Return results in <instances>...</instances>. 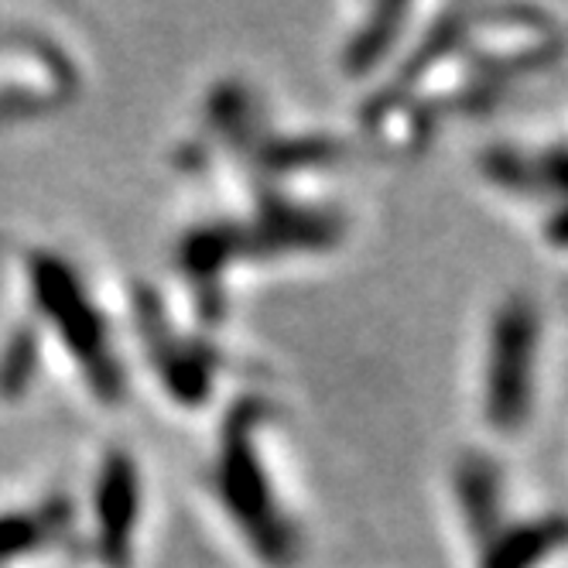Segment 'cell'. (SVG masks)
<instances>
[{
    "instance_id": "1",
    "label": "cell",
    "mask_w": 568,
    "mask_h": 568,
    "mask_svg": "<svg viewBox=\"0 0 568 568\" xmlns=\"http://www.w3.org/2000/svg\"><path fill=\"white\" fill-rule=\"evenodd\" d=\"M346 141L322 131H284L243 79H220L199 106V124L179 148L185 179H240L230 210L189 223L175 271L189 292V318L216 329L230 312L236 271L326 257L346 240V210L329 195Z\"/></svg>"
},
{
    "instance_id": "2",
    "label": "cell",
    "mask_w": 568,
    "mask_h": 568,
    "mask_svg": "<svg viewBox=\"0 0 568 568\" xmlns=\"http://www.w3.org/2000/svg\"><path fill=\"white\" fill-rule=\"evenodd\" d=\"M565 49L561 24L527 4L442 8L412 28L387 72L371 83L359 131L390 154L425 151L445 128L476 120L545 75Z\"/></svg>"
},
{
    "instance_id": "11",
    "label": "cell",
    "mask_w": 568,
    "mask_h": 568,
    "mask_svg": "<svg viewBox=\"0 0 568 568\" xmlns=\"http://www.w3.org/2000/svg\"><path fill=\"white\" fill-rule=\"evenodd\" d=\"M415 8L408 4H377L363 14L339 45V65L349 79L384 75L400 45L412 34Z\"/></svg>"
},
{
    "instance_id": "3",
    "label": "cell",
    "mask_w": 568,
    "mask_h": 568,
    "mask_svg": "<svg viewBox=\"0 0 568 568\" xmlns=\"http://www.w3.org/2000/svg\"><path fill=\"white\" fill-rule=\"evenodd\" d=\"M18 288L24 308L0 343V400H24L49 363L62 359L90 400L116 408L131 387V359L87 271L55 247H24L18 251Z\"/></svg>"
},
{
    "instance_id": "7",
    "label": "cell",
    "mask_w": 568,
    "mask_h": 568,
    "mask_svg": "<svg viewBox=\"0 0 568 568\" xmlns=\"http://www.w3.org/2000/svg\"><path fill=\"white\" fill-rule=\"evenodd\" d=\"M131 302V333L144 367L175 408L202 412L223 381L226 353L210 329L195 326L192 318L182 322L151 284H138Z\"/></svg>"
},
{
    "instance_id": "8",
    "label": "cell",
    "mask_w": 568,
    "mask_h": 568,
    "mask_svg": "<svg viewBox=\"0 0 568 568\" xmlns=\"http://www.w3.org/2000/svg\"><path fill=\"white\" fill-rule=\"evenodd\" d=\"M144 527V476L131 449H106L97 463L90 527L83 531V551L100 568H134Z\"/></svg>"
},
{
    "instance_id": "10",
    "label": "cell",
    "mask_w": 568,
    "mask_h": 568,
    "mask_svg": "<svg viewBox=\"0 0 568 568\" xmlns=\"http://www.w3.org/2000/svg\"><path fill=\"white\" fill-rule=\"evenodd\" d=\"M83 548V524L69 494H52L38 504L0 510V568H24L38 558Z\"/></svg>"
},
{
    "instance_id": "4",
    "label": "cell",
    "mask_w": 568,
    "mask_h": 568,
    "mask_svg": "<svg viewBox=\"0 0 568 568\" xmlns=\"http://www.w3.org/2000/svg\"><path fill=\"white\" fill-rule=\"evenodd\" d=\"M277 422L281 408L271 394L240 390L230 397L210 456L206 490L251 561L261 568H295L305 535L274 459Z\"/></svg>"
},
{
    "instance_id": "6",
    "label": "cell",
    "mask_w": 568,
    "mask_h": 568,
    "mask_svg": "<svg viewBox=\"0 0 568 568\" xmlns=\"http://www.w3.org/2000/svg\"><path fill=\"white\" fill-rule=\"evenodd\" d=\"M545 315L531 295H507L486 326L479 371V418L500 438L520 435L535 418Z\"/></svg>"
},
{
    "instance_id": "5",
    "label": "cell",
    "mask_w": 568,
    "mask_h": 568,
    "mask_svg": "<svg viewBox=\"0 0 568 568\" xmlns=\"http://www.w3.org/2000/svg\"><path fill=\"white\" fill-rule=\"evenodd\" d=\"M449 494L469 548V568H548L565 548L561 510L510 507L507 473L486 453H463Z\"/></svg>"
},
{
    "instance_id": "9",
    "label": "cell",
    "mask_w": 568,
    "mask_h": 568,
    "mask_svg": "<svg viewBox=\"0 0 568 568\" xmlns=\"http://www.w3.org/2000/svg\"><path fill=\"white\" fill-rule=\"evenodd\" d=\"M476 172L483 185L497 189L514 199L517 206L541 213L548 247L561 251L565 243V148L551 144H520V141H494L479 148Z\"/></svg>"
}]
</instances>
